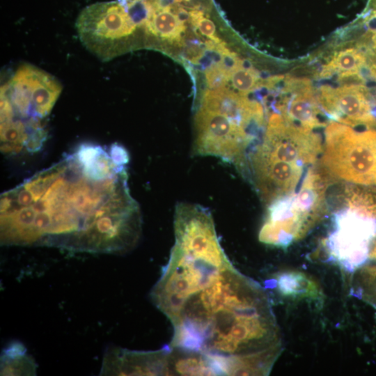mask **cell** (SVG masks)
Returning <instances> with one entry per match:
<instances>
[{
	"instance_id": "4",
	"label": "cell",
	"mask_w": 376,
	"mask_h": 376,
	"mask_svg": "<svg viewBox=\"0 0 376 376\" xmlns=\"http://www.w3.org/2000/svg\"><path fill=\"white\" fill-rule=\"evenodd\" d=\"M322 163L334 177L376 185V130L357 131L342 123H330L325 129Z\"/></svg>"
},
{
	"instance_id": "5",
	"label": "cell",
	"mask_w": 376,
	"mask_h": 376,
	"mask_svg": "<svg viewBox=\"0 0 376 376\" xmlns=\"http://www.w3.org/2000/svg\"><path fill=\"white\" fill-rule=\"evenodd\" d=\"M62 86L53 76L24 64L1 88V123L19 120L29 132L42 125L58 98Z\"/></svg>"
},
{
	"instance_id": "22",
	"label": "cell",
	"mask_w": 376,
	"mask_h": 376,
	"mask_svg": "<svg viewBox=\"0 0 376 376\" xmlns=\"http://www.w3.org/2000/svg\"><path fill=\"white\" fill-rule=\"evenodd\" d=\"M369 257L376 261V237L372 242L369 252Z\"/></svg>"
},
{
	"instance_id": "10",
	"label": "cell",
	"mask_w": 376,
	"mask_h": 376,
	"mask_svg": "<svg viewBox=\"0 0 376 376\" xmlns=\"http://www.w3.org/2000/svg\"><path fill=\"white\" fill-rule=\"evenodd\" d=\"M247 164L255 187L268 206L292 194L304 169L301 165L273 159L255 150Z\"/></svg>"
},
{
	"instance_id": "6",
	"label": "cell",
	"mask_w": 376,
	"mask_h": 376,
	"mask_svg": "<svg viewBox=\"0 0 376 376\" xmlns=\"http://www.w3.org/2000/svg\"><path fill=\"white\" fill-rule=\"evenodd\" d=\"M196 136L193 155L214 156L229 162L244 173L246 152L254 136L249 127L223 113L199 107L194 116Z\"/></svg>"
},
{
	"instance_id": "18",
	"label": "cell",
	"mask_w": 376,
	"mask_h": 376,
	"mask_svg": "<svg viewBox=\"0 0 376 376\" xmlns=\"http://www.w3.org/2000/svg\"><path fill=\"white\" fill-rule=\"evenodd\" d=\"M230 79L234 88L243 95H246L260 85L257 71L244 65L239 58L231 66Z\"/></svg>"
},
{
	"instance_id": "15",
	"label": "cell",
	"mask_w": 376,
	"mask_h": 376,
	"mask_svg": "<svg viewBox=\"0 0 376 376\" xmlns=\"http://www.w3.org/2000/svg\"><path fill=\"white\" fill-rule=\"evenodd\" d=\"M284 296L292 298L320 299L322 292L317 283L306 275L297 272L279 274L270 281Z\"/></svg>"
},
{
	"instance_id": "3",
	"label": "cell",
	"mask_w": 376,
	"mask_h": 376,
	"mask_svg": "<svg viewBox=\"0 0 376 376\" xmlns=\"http://www.w3.org/2000/svg\"><path fill=\"white\" fill-rule=\"evenodd\" d=\"M310 169L299 193L283 197L268 206L259 233L261 242L285 247L302 237L322 215L327 182Z\"/></svg>"
},
{
	"instance_id": "19",
	"label": "cell",
	"mask_w": 376,
	"mask_h": 376,
	"mask_svg": "<svg viewBox=\"0 0 376 376\" xmlns=\"http://www.w3.org/2000/svg\"><path fill=\"white\" fill-rule=\"evenodd\" d=\"M230 68L226 65L224 59L211 64L205 70V75L207 86L210 89L226 88L230 79Z\"/></svg>"
},
{
	"instance_id": "9",
	"label": "cell",
	"mask_w": 376,
	"mask_h": 376,
	"mask_svg": "<svg viewBox=\"0 0 376 376\" xmlns=\"http://www.w3.org/2000/svg\"><path fill=\"white\" fill-rule=\"evenodd\" d=\"M322 148L321 139L312 130L290 123L274 112L269 116L263 141L254 150L273 159L305 166L315 162Z\"/></svg>"
},
{
	"instance_id": "11",
	"label": "cell",
	"mask_w": 376,
	"mask_h": 376,
	"mask_svg": "<svg viewBox=\"0 0 376 376\" xmlns=\"http://www.w3.org/2000/svg\"><path fill=\"white\" fill-rule=\"evenodd\" d=\"M320 91L322 107L338 122L352 127L376 126L365 85L345 84L336 88L324 86Z\"/></svg>"
},
{
	"instance_id": "23",
	"label": "cell",
	"mask_w": 376,
	"mask_h": 376,
	"mask_svg": "<svg viewBox=\"0 0 376 376\" xmlns=\"http://www.w3.org/2000/svg\"><path fill=\"white\" fill-rule=\"evenodd\" d=\"M372 70L376 72V63L375 65L370 68Z\"/></svg>"
},
{
	"instance_id": "12",
	"label": "cell",
	"mask_w": 376,
	"mask_h": 376,
	"mask_svg": "<svg viewBox=\"0 0 376 376\" xmlns=\"http://www.w3.org/2000/svg\"><path fill=\"white\" fill-rule=\"evenodd\" d=\"M169 346L156 351L113 348L103 357L100 375H169Z\"/></svg>"
},
{
	"instance_id": "20",
	"label": "cell",
	"mask_w": 376,
	"mask_h": 376,
	"mask_svg": "<svg viewBox=\"0 0 376 376\" xmlns=\"http://www.w3.org/2000/svg\"><path fill=\"white\" fill-rule=\"evenodd\" d=\"M189 17L193 26L200 33L210 40L218 42L221 40L216 34V27L213 22L205 15L200 9L193 8L189 12Z\"/></svg>"
},
{
	"instance_id": "16",
	"label": "cell",
	"mask_w": 376,
	"mask_h": 376,
	"mask_svg": "<svg viewBox=\"0 0 376 376\" xmlns=\"http://www.w3.org/2000/svg\"><path fill=\"white\" fill-rule=\"evenodd\" d=\"M36 363L19 342H13L3 350L1 357V375H35Z\"/></svg>"
},
{
	"instance_id": "14",
	"label": "cell",
	"mask_w": 376,
	"mask_h": 376,
	"mask_svg": "<svg viewBox=\"0 0 376 376\" xmlns=\"http://www.w3.org/2000/svg\"><path fill=\"white\" fill-rule=\"evenodd\" d=\"M184 10H173L170 5L147 10V16L141 26L148 35L171 42H179L185 26L181 15Z\"/></svg>"
},
{
	"instance_id": "7",
	"label": "cell",
	"mask_w": 376,
	"mask_h": 376,
	"mask_svg": "<svg viewBox=\"0 0 376 376\" xmlns=\"http://www.w3.org/2000/svg\"><path fill=\"white\" fill-rule=\"evenodd\" d=\"M137 26L120 0L90 5L76 22L81 42L103 61L120 53V42L131 36Z\"/></svg>"
},
{
	"instance_id": "2",
	"label": "cell",
	"mask_w": 376,
	"mask_h": 376,
	"mask_svg": "<svg viewBox=\"0 0 376 376\" xmlns=\"http://www.w3.org/2000/svg\"><path fill=\"white\" fill-rule=\"evenodd\" d=\"M170 345L203 355L214 375H267L282 351L265 290L242 274L196 291Z\"/></svg>"
},
{
	"instance_id": "1",
	"label": "cell",
	"mask_w": 376,
	"mask_h": 376,
	"mask_svg": "<svg viewBox=\"0 0 376 376\" xmlns=\"http://www.w3.org/2000/svg\"><path fill=\"white\" fill-rule=\"evenodd\" d=\"M126 150L83 143L3 193L1 243L121 254L141 233L139 206L127 183Z\"/></svg>"
},
{
	"instance_id": "21",
	"label": "cell",
	"mask_w": 376,
	"mask_h": 376,
	"mask_svg": "<svg viewBox=\"0 0 376 376\" xmlns=\"http://www.w3.org/2000/svg\"><path fill=\"white\" fill-rule=\"evenodd\" d=\"M361 294L376 308V265L363 269L360 275Z\"/></svg>"
},
{
	"instance_id": "13",
	"label": "cell",
	"mask_w": 376,
	"mask_h": 376,
	"mask_svg": "<svg viewBox=\"0 0 376 376\" xmlns=\"http://www.w3.org/2000/svg\"><path fill=\"white\" fill-rule=\"evenodd\" d=\"M285 93L290 95L282 99L277 108L287 121L308 130L324 125L319 118V100L315 97L308 79L295 84Z\"/></svg>"
},
{
	"instance_id": "17",
	"label": "cell",
	"mask_w": 376,
	"mask_h": 376,
	"mask_svg": "<svg viewBox=\"0 0 376 376\" xmlns=\"http://www.w3.org/2000/svg\"><path fill=\"white\" fill-rule=\"evenodd\" d=\"M366 63V56L360 48H347L334 54L323 66L321 76L327 77L336 72L339 75L357 73Z\"/></svg>"
},
{
	"instance_id": "8",
	"label": "cell",
	"mask_w": 376,
	"mask_h": 376,
	"mask_svg": "<svg viewBox=\"0 0 376 376\" xmlns=\"http://www.w3.org/2000/svg\"><path fill=\"white\" fill-rule=\"evenodd\" d=\"M347 206L336 214L326 246L332 260L353 272L369 256L376 237V216L347 203Z\"/></svg>"
}]
</instances>
